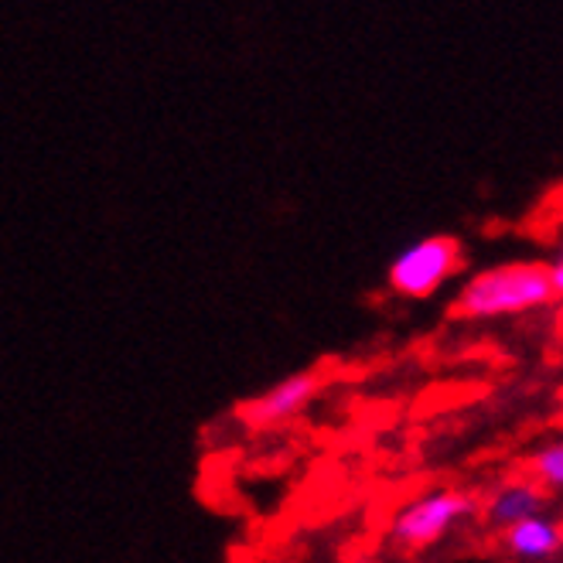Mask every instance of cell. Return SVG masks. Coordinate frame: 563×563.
Masks as SVG:
<instances>
[{
    "label": "cell",
    "mask_w": 563,
    "mask_h": 563,
    "mask_svg": "<svg viewBox=\"0 0 563 563\" xmlns=\"http://www.w3.org/2000/svg\"><path fill=\"white\" fill-rule=\"evenodd\" d=\"M560 301V294L550 287L547 263L540 260H516L475 274L461 287L454 314L468 321H488V318H509V314H529L543 311Z\"/></svg>",
    "instance_id": "6da1fadb"
},
{
    "label": "cell",
    "mask_w": 563,
    "mask_h": 563,
    "mask_svg": "<svg viewBox=\"0 0 563 563\" xmlns=\"http://www.w3.org/2000/svg\"><path fill=\"white\" fill-rule=\"evenodd\" d=\"M482 499L475 492L465 488H438L427 492L420 499L407 503L400 512L389 522V540L400 550H430L441 540H448L461 522H468L472 516H478Z\"/></svg>",
    "instance_id": "7a4b0ae2"
},
{
    "label": "cell",
    "mask_w": 563,
    "mask_h": 563,
    "mask_svg": "<svg viewBox=\"0 0 563 563\" xmlns=\"http://www.w3.org/2000/svg\"><path fill=\"white\" fill-rule=\"evenodd\" d=\"M461 271V246L451 236H423L400 250L389 263V287L400 297H434Z\"/></svg>",
    "instance_id": "3957f363"
},
{
    "label": "cell",
    "mask_w": 563,
    "mask_h": 563,
    "mask_svg": "<svg viewBox=\"0 0 563 563\" xmlns=\"http://www.w3.org/2000/svg\"><path fill=\"white\" fill-rule=\"evenodd\" d=\"M324 386H328L324 369H301L243 400L236 407V420L246 430H274L280 423H290L294 417H301L318 400Z\"/></svg>",
    "instance_id": "277c9868"
},
{
    "label": "cell",
    "mask_w": 563,
    "mask_h": 563,
    "mask_svg": "<svg viewBox=\"0 0 563 563\" xmlns=\"http://www.w3.org/2000/svg\"><path fill=\"white\" fill-rule=\"evenodd\" d=\"M550 509V492L540 488L529 475H516V478H506L499 488H495L488 499L478 506V516L492 526V529H509L529 516H540Z\"/></svg>",
    "instance_id": "5b68a950"
},
{
    "label": "cell",
    "mask_w": 563,
    "mask_h": 563,
    "mask_svg": "<svg viewBox=\"0 0 563 563\" xmlns=\"http://www.w3.org/2000/svg\"><path fill=\"white\" fill-rule=\"evenodd\" d=\"M499 547L512 563H550L560 556L563 547V526L556 516L540 512L529 516L499 533Z\"/></svg>",
    "instance_id": "8992f818"
},
{
    "label": "cell",
    "mask_w": 563,
    "mask_h": 563,
    "mask_svg": "<svg viewBox=\"0 0 563 563\" xmlns=\"http://www.w3.org/2000/svg\"><path fill=\"white\" fill-rule=\"evenodd\" d=\"M529 478L540 488H547L550 495L563 488V444L560 441H547L529 454Z\"/></svg>",
    "instance_id": "52a82bcc"
},
{
    "label": "cell",
    "mask_w": 563,
    "mask_h": 563,
    "mask_svg": "<svg viewBox=\"0 0 563 563\" xmlns=\"http://www.w3.org/2000/svg\"><path fill=\"white\" fill-rule=\"evenodd\" d=\"M547 277H550V287H553L556 294H563V260H560V256L547 263Z\"/></svg>",
    "instance_id": "ba28073f"
}]
</instances>
